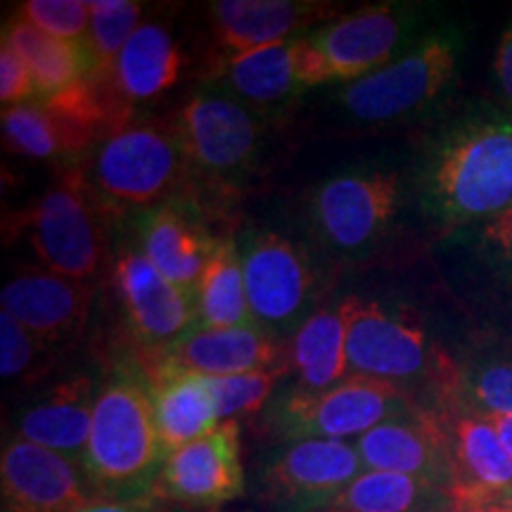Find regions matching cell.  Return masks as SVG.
Instances as JSON below:
<instances>
[{
    "label": "cell",
    "instance_id": "obj_23",
    "mask_svg": "<svg viewBox=\"0 0 512 512\" xmlns=\"http://www.w3.org/2000/svg\"><path fill=\"white\" fill-rule=\"evenodd\" d=\"M143 370L150 380L157 432L166 456L221 425L207 377L152 363H145Z\"/></svg>",
    "mask_w": 512,
    "mask_h": 512
},
{
    "label": "cell",
    "instance_id": "obj_10",
    "mask_svg": "<svg viewBox=\"0 0 512 512\" xmlns=\"http://www.w3.org/2000/svg\"><path fill=\"white\" fill-rule=\"evenodd\" d=\"M157 494L192 510L221 508L245 494L238 420L169 453Z\"/></svg>",
    "mask_w": 512,
    "mask_h": 512
},
{
    "label": "cell",
    "instance_id": "obj_42",
    "mask_svg": "<svg viewBox=\"0 0 512 512\" xmlns=\"http://www.w3.org/2000/svg\"><path fill=\"white\" fill-rule=\"evenodd\" d=\"M503 505H505V508H508V510L512 512V498H510V501H508V503H503Z\"/></svg>",
    "mask_w": 512,
    "mask_h": 512
},
{
    "label": "cell",
    "instance_id": "obj_11",
    "mask_svg": "<svg viewBox=\"0 0 512 512\" xmlns=\"http://www.w3.org/2000/svg\"><path fill=\"white\" fill-rule=\"evenodd\" d=\"M0 494L3 512H79L100 498L79 465L19 437L3 448Z\"/></svg>",
    "mask_w": 512,
    "mask_h": 512
},
{
    "label": "cell",
    "instance_id": "obj_43",
    "mask_svg": "<svg viewBox=\"0 0 512 512\" xmlns=\"http://www.w3.org/2000/svg\"><path fill=\"white\" fill-rule=\"evenodd\" d=\"M451 512H453V510H451Z\"/></svg>",
    "mask_w": 512,
    "mask_h": 512
},
{
    "label": "cell",
    "instance_id": "obj_29",
    "mask_svg": "<svg viewBox=\"0 0 512 512\" xmlns=\"http://www.w3.org/2000/svg\"><path fill=\"white\" fill-rule=\"evenodd\" d=\"M202 328H249L256 325L247 299L242 254L233 240H219L197 287Z\"/></svg>",
    "mask_w": 512,
    "mask_h": 512
},
{
    "label": "cell",
    "instance_id": "obj_7",
    "mask_svg": "<svg viewBox=\"0 0 512 512\" xmlns=\"http://www.w3.org/2000/svg\"><path fill=\"white\" fill-rule=\"evenodd\" d=\"M361 472L349 441H292L261 472L259 501L271 512H325Z\"/></svg>",
    "mask_w": 512,
    "mask_h": 512
},
{
    "label": "cell",
    "instance_id": "obj_37",
    "mask_svg": "<svg viewBox=\"0 0 512 512\" xmlns=\"http://www.w3.org/2000/svg\"><path fill=\"white\" fill-rule=\"evenodd\" d=\"M496 76H498V83H501L503 93L508 95V100L512 102V22L510 27L505 29L501 43H498Z\"/></svg>",
    "mask_w": 512,
    "mask_h": 512
},
{
    "label": "cell",
    "instance_id": "obj_39",
    "mask_svg": "<svg viewBox=\"0 0 512 512\" xmlns=\"http://www.w3.org/2000/svg\"><path fill=\"white\" fill-rule=\"evenodd\" d=\"M482 415L491 422V427H494L498 439H501L505 451H508V456L512 458V415H496V413H482Z\"/></svg>",
    "mask_w": 512,
    "mask_h": 512
},
{
    "label": "cell",
    "instance_id": "obj_1",
    "mask_svg": "<svg viewBox=\"0 0 512 512\" xmlns=\"http://www.w3.org/2000/svg\"><path fill=\"white\" fill-rule=\"evenodd\" d=\"M166 463L145 370L119 366L95 396L83 472L100 498L143 503L157 494Z\"/></svg>",
    "mask_w": 512,
    "mask_h": 512
},
{
    "label": "cell",
    "instance_id": "obj_3",
    "mask_svg": "<svg viewBox=\"0 0 512 512\" xmlns=\"http://www.w3.org/2000/svg\"><path fill=\"white\" fill-rule=\"evenodd\" d=\"M190 174L169 124L128 121L98 143L91 183L110 211L157 209L174 197Z\"/></svg>",
    "mask_w": 512,
    "mask_h": 512
},
{
    "label": "cell",
    "instance_id": "obj_25",
    "mask_svg": "<svg viewBox=\"0 0 512 512\" xmlns=\"http://www.w3.org/2000/svg\"><path fill=\"white\" fill-rule=\"evenodd\" d=\"M226 91L252 107L283 105L306 91L297 60V38L226 57L219 67Z\"/></svg>",
    "mask_w": 512,
    "mask_h": 512
},
{
    "label": "cell",
    "instance_id": "obj_16",
    "mask_svg": "<svg viewBox=\"0 0 512 512\" xmlns=\"http://www.w3.org/2000/svg\"><path fill=\"white\" fill-rule=\"evenodd\" d=\"M399 207L394 174H347L320 185L313 197V219L325 240L339 249H358L387 228Z\"/></svg>",
    "mask_w": 512,
    "mask_h": 512
},
{
    "label": "cell",
    "instance_id": "obj_28",
    "mask_svg": "<svg viewBox=\"0 0 512 512\" xmlns=\"http://www.w3.org/2000/svg\"><path fill=\"white\" fill-rule=\"evenodd\" d=\"M446 503V491L427 479L363 470L325 512H451Z\"/></svg>",
    "mask_w": 512,
    "mask_h": 512
},
{
    "label": "cell",
    "instance_id": "obj_24",
    "mask_svg": "<svg viewBox=\"0 0 512 512\" xmlns=\"http://www.w3.org/2000/svg\"><path fill=\"white\" fill-rule=\"evenodd\" d=\"M185 55L162 22L140 24L114 64L112 83L128 105L171 91L181 79Z\"/></svg>",
    "mask_w": 512,
    "mask_h": 512
},
{
    "label": "cell",
    "instance_id": "obj_15",
    "mask_svg": "<svg viewBox=\"0 0 512 512\" xmlns=\"http://www.w3.org/2000/svg\"><path fill=\"white\" fill-rule=\"evenodd\" d=\"M93 287L41 266H27L5 283L0 306L48 347L72 344L86 328Z\"/></svg>",
    "mask_w": 512,
    "mask_h": 512
},
{
    "label": "cell",
    "instance_id": "obj_27",
    "mask_svg": "<svg viewBox=\"0 0 512 512\" xmlns=\"http://www.w3.org/2000/svg\"><path fill=\"white\" fill-rule=\"evenodd\" d=\"M292 366L299 389L320 392L349 377L347 320L342 306L316 311L302 323L292 342Z\"/></svg>",
    "mask_w": 512,
    "mask_h": 512
},
{
    "label": "cell",
    "instance_id": "obj_20",
    "mask_svg": "<svg viewBox=\"0 0 512 512\" xmlns=\"http://www.w3.org/2000/svg\"><path fill=\"white\" fill-rule=\"evenodd\" d=\"M401 36V12L380 5L332 19L309 38L328 64L332 81L354 83L396 60Z\"/></svg>",
    "mask_w": 512,
    "mask_h": 512
},
{
    "label": "cell",
    "instance_id": "obj_36",
    "mask_svg": "<svg viewBox=\"0 0 512 512\" xmlns=\"http://www.w3.org/2000/svg\"><path fill=\"white\" fill-rule=\"evenodd\" d=\"M34 100H38L36 83L27 62L8 41H3L0 46V102L3 107H15Z\"/></svg>",
    "mask_w": 512,
    "mask_h": 512
},
{
    "label": "cell",
    "instance_id": "obj_34",
    "mask_svg": "<svg viewBox=\"0 0 512 512\" xmlns=\"http://www.w3.org/2000/svg\"><path fill=\"white\" fill-rule=\"evenodd\" d=\"M48 344L31 335L10 313L0 311V375L3 380H36L48 370Z\"/></svg>",
    "mask_w": 512,
    "mask_h": 512
},
{
    "label": "cell",
    "instance_id": "obj_6",
    "mask_svg": "<svg viewBox=\"0 0 512 512\" xmlns=\"http://www.w3.org/2000/svg\"><path fill=\"white\" fill-rule=\"evenodd\" d=\"M458 46L448 36H430L377 72L349 83L342 105L366 124H384L422 110L453 79Z\"/></svg>",
    "mask_w": 512,
    "mask_h": 512
},
{
    "label": "cell",
    "instance_id": "obj_13",
    "mask_svg": "<svg viewBox=\"0 0 512 512\" xmlns=\"http://www.w3.org/2000/svg\"><path fill=\"white\" fill-rule=\"evenodd\" d=\"M366 470L399 472L448 489L451 422L425 408L387 420L354 441Z\"/></svg>",
    "mask_w": 512,
    "mask_h": 512
},
{
    "label": "cell",
    "instance_id": "obj_26",
    "mask_svg": "<svg viewBox=\"0 0 512 512\" xmlns=\"http://www.w3.org/2000/svg\"><path fill=\"white\" fill-rule=\"evenodd\" d=\"M3 41H8L27 62L38 100L53 98L81 79H93V57L88 50L43 34L19 15L5 27Z\"/></svg>",
    "mask_w": 512,
    "mask_h": 512
},
{
    "label": "cell",
    "instance_id": "obj_17",
    "mask_svg": "<svg viewBox=\"0 0 512 512\" xmlns=\"http://www.w3.org/2000/svg\"><path fill=\"white\" fill-rule=\"evenodd\" d=\"M446 496L453 512L503 505L512 498V458L482 413L451 420V479Z\"/></svg>",
    "mask_w": 512,
    "mask_h": 512
},
{
    "label": "cell",
    "instance_id": "obj_21",
    "mask_svg": "<svg viewBox=\"0 0 512 512\" xmlns=\"http://www.w3.org/2000/svg\"><path fill=\"white\" fill-rule=\"evenodd\" d=\"M95 396L98 389L88 375L62 380L22 413L15 437L60 453L83 470L88 439H91Z\"/></svg>",
    "mask_w": 512,
    "mask_h": 512
},
{
    "label": "cell",
    "instance_id": "obj_18",
    "mask_svg": "<svg viewBox=\"0 0 512 512\" xmlns=\"http://www.w3.org/2000/svg\"><path fill=\"white\" fill-rule=\"evenodd\" d=\"M337 17V5L311 0H219L209 5L211 34L226 57L290 41L294 31Z\"/></svg>",
    "mask_w": 512,
    "mask_h": 512
},
{
    "label": "cell",
    "instance_id": "obj_9",
    "mask_svg": "<svg viewBox=\"0 0 512 512\" xmlns=\"http://www.w3.org/2000/svg\"><path fill=\"white\" fill-rule=\"evenodd\" d=\"M339 306L347 320L349 375L401 384L425 373L427 342L420 325L373 299L349 297Z\"/></svg>",
    "mask_w": 512,
    "mask_h": 512
},
{
    "label": "cell",
    "instance_id": "obj_30",
    "mask_svg": "<svg viewBox=\"0 0 512 512\" xmlns=\"http://www.w3.org/2000/svg\"><path fill=\"white\" fill-rule=\"evenodd\" d=\"M143 5L133 0H93L91 3V46L93 79H112L121 50L140 27Z\"/></svg>",
    "mask_w": 512,
    "mask_h": 512
},
{
    "label": "cell",
    "instance_id": "obj_5",
    "mask_svg": "<svg viewBox=\"0 0 512 512\" xmlns=\"http://www.w3.org/2000/svg\"><path fill=\"white\" fill-rule=\"evenodd\" d=\"M415 411L401 384L349 375L335 387L294 389L271 408V427L285 441L361 437L382 422Z\"/></svg>",
    "mask_w": 512,
    "mask_h": 512
},
{
    "label": "cell",
    "instance_id": "obj_2",
    "mask_svg": "<svg viewBox=\"0 0 512 512\" xmlns=\"http://www.w3.org/2000/svg\"><path fill=\"white\" fill-rule=\"evenodd\" d=\"M107 209L81 166H67L27 214L38 266L91 285L107 261Z\"/></svg>",
    "mask_w": 512,
    "mask_h": 512
},
{
    "label": "cell",
    "instance_id": "obj_40",
    "mask_svg": "<svg viewBox=\"0 0 512 512\" xmlns=\"http://www.w3.org/2000/svg\"><path fill=\"white\" fill-rule=\"evenodd\" d=\"M79 512H150V510H145L143 505H138V503H124V501H110V498H98V501L86 505V508L79 510Z\"/></svg>",
    "mask_w": 512,
    "mask_h": 512
},
{
    "label": "cell",
    "instance_id": "obj_8",
    "mask_svg": "<svg viewBox=\"0 0 512 512\" xmlns=\"http://www.w3.org/2000/svg\"><path fill=\"white\" fill-rule=\"evenodd\" d=\"M190 169L214 178L238 176L254 162L259 121L245 102L223 91H202L185 102L171 121Z\"/></svg>",
    "mask_w": 512,
    "mask_h": 512
},
{
    "label": "cell",
    "instance_id": "obj_41",
    "mask_svg": "<svg viewBox=\"0 0 512 512\" xmlns=\"http://www.w3.org/2000/svg\"><path fill=\"white\" fill-rule=\"evenodd\" d=\"M470 512H510L505 505H489V508H479V510H470Z\"/></svg>",
    "mask_w": 512,
    "mask_h": 512
},
{
    "label": "cell",
    "instance_id": "obj_31",
    "mask_svg": "<svg viewBox=\"0 0 512 512\" xmlns=\"http://www.w3.org/2000/svg\"><path fill=\"white\" fill-rule=\"evenodd\" d=\"M3 138L12 152L34 159L67 155L64 138L41 102L3 107Z\"/></svg>",
    "mask_w": 512,
    "mask_h": 512
},
{
    "label": "cell",
    "instance_id": "obj_38",
    "mask_svg": "<svg viewBox=\"0 0 512 512\" xmlns=\"http://www.w3.org/2000/svg\"><path fill=\"white\" fill-rule=\"evenodd\" d=\"M489 238L498 242L512 256V209L498 214L489 226Z\"/></svg>",
    "mask_w": 512,
    "mask_h": 512
},
{
    "label": "cell",
    "instance_id": "obj_32",
    "mask_svg": "<svg viewBox=\"0 0 512 512\" xmlns=\"http://www.w3.org/2000/svg\"><path fill=\"white\" fill-rule=\"evenodd\" d=\"M43 34L57 41L72 43L91 53L88 36H91V3L83 0H29L17 12Z\"/></svg>",
    "mask_w": 512,
    "mask_h": 512
},
{
    "label": "cell",
    "instance_id": "obj_22",
    "mask_svg": "<svg viewBox=\"0 0 512 512\" xmlns=\"http://www.w3.org/2000/svg\"><path fill=\"white\" fill-rule=\"evenodd\" d=\"M143 252L178 290L197 299V287L219 240L174 202L152 209L143 223Z\"/></svg>",
    "mask_w": 512,
    "mask_h": 512
},
{
    "label": "cell",
    "instance_id": "obj_19",
    "mask_svg": "<svg viewBox=\"0 0 512 512\" xmlns=\"http://www.w3.org/2000/svg\"><path fill=\"white\" fill-rule=\"evenodd\" d=\"M278 344L259 325L249 328H192L178 342L152 354L147 363L200 377H226L273 370L280 361Z\"/></svg>",
    "mask_w": 512,
    "mask_h": 512
},
{
    "label": "cell",
    "instance_id": "obj_4",
    "mask_svg": "<svg viewBox=\"0 0 512 512\" xmlns=\"http://www.w3.org/2000/svg\"><path fill=\"white\" fill-rule=\"evenodd\" d=\"M432 197L448 221L512 209V121L472 124L448 140L432 169Z\"/></svg>",
    "mask_w": 512,
    "mask_h": 512
},
{
    "label": "cell",
    "instance_id": "obj_14",
    "mask_svg": "<svg viewBox=\"0 0 512 512\" xmlns=\"http://www.w3.org/2000/svg\"><path fill=\"white\" fill-rule=\"evenodd\" d=\"M247 299L259 328H285L311 299L313 268L304 249L283 235H254L242 249Z\"/></svg>",
    "mask_w": 512,
    "mask_h": 512
},
{
    "label": "cell",
    "instance_id": "obj_12",
    "mask_svg": "<svg viewBox=\"0 0 512 512\" xmlns=\"http://www.w3.org/2000/svg\"><path fill=\"white\" fill-rule=\"evenodd\" d=\"M114 283L133 335L155 354L200 325L197 299L166 280L140 249L117 256Z\"/></svg>",
    "mask_w": 512,
    "mask_h": 512
},
{
    "label": "cell",
    "instance_id": "obj_35",
    "mask_svg": "<svg viewBox=\"0 0 512 512\" xmlns=\"http://www.w3.org/2000/svg\"><path fill=\"white\" fill-rule=\"evenodd\" d=\"M470 392L482 413L512 415V363H491L479 370Z\"/></svg>",
    "mask_w": 512,
    "mask_h": 512
},
{
    "label": "cell",
    "instance_id": "obj_33",
    "mask_svg": "<svg viewBox=\"0 0 512 512\" xmlns=\"http://www.w3.org/2000/svg\"><path fill=\"white\" fill-rule=\"evenodd\" d=\"M278 375L280 368L254 370V373L226 377H207L221 422L238 420L242 415H252L259 411L271 399Z\"/></svg>",
    "mask_w": 512,
    "mask_h": 512
}]
</instances>
